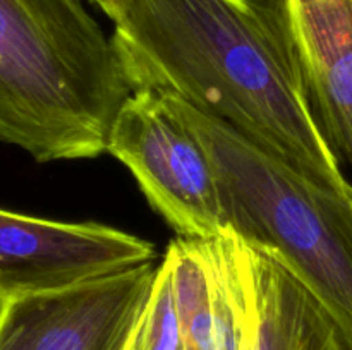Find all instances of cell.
Masks as SVG:
<instances>
[{
    "label": "cell",
    "mask_w": 352,
    "mask_h": 350,
    "mask_svg": "<svg viewBox=\"0 0 352 350\" xmlns=\"http://www.w3.org/2000/svg\"><path fill=\"white\" fill-rule=\"evenodd\" d=\"M113 24L133 91L177 96L352 198L313 113L282 0H127Z\"/></svg>",
    "instance_id": "6da1fadb"
},
{
    "label": "cell",
    "mask_w": 352,
    "mask_h": 350,
    "mask_svg": "<svg viewBox=\"0 0 352 350\" xmlns=\"http://www.w3.org/2000/svg\"><path fill=\"white\" fill-rule=\"evenodd\" d=\"M131 93L81 0H0V143L41 163L96 158Z\"/></svg>",
    "instance_id": "7a4b0ae2"
},
{
    "label": "cell",
    "mask_w": 352,
    "mask_h": 350,
    "mask_svg": "<svg viewBox=\"0 0 352 350\" xmlns=\"http://www.w3.org/2000/svg\"><path fill=\"white\" fill-rule=\"evenodd\" d=\"M165 108L201 143L215 168L227 232L294 275L329 311L352 350V198L174 95Z\"/></svg>",
    "instance_id": "3957f363"
},
{
    "label": "cell",
    "mask_w": 352,
    "mask_h": 350,
    "mask_svg": "<svg viewBox=\"0 0 352 350\" xmlns=\"http://www.w3.org/2000/svg\"><path fill=\"white\" fill-rule=\"evenodd\" d=\"M107 153L129 168L177 237L210 240L227 232L212 160L160 95L131 93L110 127Z\"/></svg>",
    "instance_id": "277c9868"
},
{
    "label": "cell",
    "mask_w": 352,
    "mask_h": 350,
    "mask_svg": "<svg viewBox=\"0 0 352 350\" xmlns=\"http://www.w3.org/2000/svg\"><path fill=\"white\" fill-rule=\"evenodd\" d=\"M155 257L150 240L113 226L0 209V304L134 270Z\"/></svg>",
    "instance_id": "5b68a950"
},
{
    "label": "cell",
    "mask_w": 352,
    "mask_h": 350,
    "mask_svg": "<svg viewBox=\"0 0 352 350\" xmlns=\"http://www.w3.org/2000/svg\"><path fill=\"white\" fill-rule=\"evenodd\" d=\"M153 263L0 304V350H126L146 309Z\"/></svg>",
    "instance_id": "8992f818"
},
{
    "label": "cell",
    "mask_w": 352,
    "mask_h": 350,
    "mask_svg": "<svg viewBox=\"0 0 352 350\" xmlns=\"http://www.w3.org/2000/svg\"><path fill=\"white\" fill-rule=\"evenodd\" d=\"M241 314V350H351L322 302L237 235L215 237Z\"/></svg>",
    "instance_id": "52a82bcc"
},
{
    "label": "cell",
    "mask_w": 352,
    "mask_h": 350,
    "mask_svg": "<svg viewBox=\"0 0 352 350\" xmlns=\"http://www.w3.org/2000/svg\"><path fill=\"white\" fill-rule=\"evenodd\" d=\"M306 91L337 158L352 165V0H282Z\"/></svg>",
    "instance_id": "ba28073f"
},
{
    "label": "cell",
    "mask_w": 352,
    "mask_h": 350,
    "mask_svg": "<svg viewBox=\"0 0 352 350\" xmlns=\"http://www.w3.org/2000/svg\"><path fill=\"white\" fill-rule=\"evenodd\" d=\"M164 256L172 266L181 350H241V314L215 239L177 237Z\"/></svg>",
    "instance_id": "9c48e42d"
},
{
    "label": "cell",
    "mask_w": 352,
    "mask_h": 350,
    "mask_svg": "<svg viewBox=\"0 0 352 350\" xmlns=\"http://www.w3.org/2000/svg\"><path fill=\"white\" fill-rule=\"evenodd\" d=\"M88 2H91L93 5L98 7L102 12H105L107 16L116 23L120 17V14H122L127 0H88Z\"/></svg>",
    "instance_id": "30bf717a"
}]
</instances>
